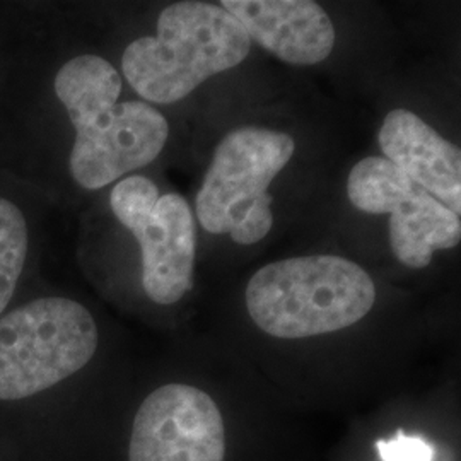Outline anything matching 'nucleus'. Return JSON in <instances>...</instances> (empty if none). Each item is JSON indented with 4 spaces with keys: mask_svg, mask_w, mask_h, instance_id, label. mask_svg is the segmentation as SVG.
Returning <instances> with one entry per match:
<instances>
[{
    "mask_svg": "<svg viewBox=\"0 0 461 461\" xmlns=\"http://www.w3.org/2000/svg\"><path fill=\"white\" fill-rule=\"evenodd\" d=\"M249 50L245 28L221 5L176 2L159 14L156 36H142L125 49L122 70L137 95L171 104L240 66Z\"/></svg>",
    "mask_w": 461,
    "mask_h": 461,
    "instance_id": "nucleus-1",
    "label": "nucleus"
},
{
    "mask_svg": "<svg viewBox=\"0 0 461 461\" xmlns=\"http://www.w3.org/2000/svg\"><path fill=\"white\" fill-rule=\"evenodd\" d=\"M376 287L361 265L339 255H308L262 267L247 285L248 313L277 339L348 329L369 313Z\"/></svg>",
    "mask_w": 461,
    "mask_h": 461,
    "instance_id": "nucleus-2",
    "label": "nucleus"
},
{
    "mask_svg": "<svg viewBox=\"0 0 461 461\" xmlns=\"http://www.w3.org/2000/svg\"><path fill=\"white\" fill-rule=\"evenodd\" d=\"M289 133L241 127L217 144L198 190L195 212L212 234H230L238 245L260 243L274 226L268 186L294 156Z\"/></svg>",
    "mask_w": 461,
    "mask_h": 461,
    "instance_id": "nucleus-3",
    "label": "nucleus"
},
{
    "mask_svg": "<svg viewBox=\"0 0 461 461\" xmlns=\"http://www.w3.org/2000/svg\"><path fill=\"white\" fill-rule=\"evenodd\" d=\"M98 348L95 318L67 297H41L0 318V400L45 392Z\"/></svg>",
    "mask_w": 461,
    "mask_h": 461,
    "instance_id": "nucleus-4",
    "label": "nucleus"
},
{
    "mask_svg": "<svg viewBox=\"0 0 461 461\" xmlns=\"http://www.w3.org/2000/svg\"><path fill=\"white\" fill-rule=\"evenodd\" d=\"M350 203L366 214H390V245L411 268L430 264L436 249L458 247L460 215L420 188L386 158H364L347 178Z\"/></svg>",
    "mask_w": 461,
    "mask_h": 461,
    "instance_id": "nucleus-5",
    "label": "nucleus"
},
{
    "mask_svg": "<svg viewBox=\"0 0 461 461\" xmlns=\"http://www.w3.org/2000/svg\"><path fill=\"white\" fill-rule=\"evenodd\" d=\"M76 142L68 166L86 190H99L129 171L150 165L165 149L169 125L142 101L104 104L72 122Z\"/></svg>",
    "mask_w": 461,
    "mask_h": 461,
    "instance_id": "nucleus-6",
    "label": "nucleus"
},
{
    "mask_svg": "<svg viewBox=\"0 0 461 461\" xmlns=\"http://www.w3.org/2000/svg\"><path fill=\"white\" fill-rule=\"evenodd\" d=\"M224 455L222 415L205 392L166 384L137 411L129 461H224Z\"/></svg>",
    "mask_w": 461,
    "mask_h": 461,
    "instance_id": "nucleus-7",
    "label": "nucleus"
},
{
    "mask_svg": "<svg viewBox=\"0 0 461 461\" xmlns=\"http://www.w3.org/2000/svg\"><path fill=\"white\" fill-rule=\"evenodd\" d=\"M142 253V285L150 301L175 304L194 285L197 232L188 202L176 194L159 197L131 228Z\"/></svg>",
    "mask_w": 461,
    "mask_h": 461,
    "instance_id": "nucleus-8",
    "label": "nucleus"
},
{
    "mask_svg": "<svg viewBox=\"0 0 461 461\" xmlns=\"http://www.w3.org/2000/svg\"><path fill=\"white\" fill-rule=\"evenodd\" d=\"M249 40L282 62L316 66L335 47V28L327 11L312 0H222Z\"/></svg>",
    "mask_w": 461,
    "mask_h": 461,
    "instance_id": "nucleus-9",
    "label": "nucleus"
},
{
    "mask_svg": "<svg viewBox=\"0 0 461 461\" xmlns=\"http://www.w3.org/2000/svg\"><path fill=\"white\" fill-rule=\"evenodd\" d=\"M378 142L388 161L460 215V149L447 142L420 116L403 108L384 116Z\"/></svg>",
    "mask_w": 461,
    "mask_h": 461,
    "instance_id": "nucleus-10",
    "label": "nucleus"
},
{
    "mask_svg": "<svg viewBox=\"0 0 461 461\" xmlns=\"http://www.w3.org/2000/svg\"><path fill=\"white\" fill-rule=\"evenodd\" d=\"M53 87L72 122L101 104L118 103L122 77L108 60L98 55H81L60 67Z\"/></svg>",
    "mask_w": 461,
    "mask_h": 461,
    "instance_id": "nucleus-11",
    "label": "nucleus"
},
{
    "mask_svg": "<svg viewBox=\"0 0 461 461\" xmlns=\"http://www.w3.org/2000/svg\"><path fill=\"white\" fill-rule=\"evenodd\" d=\"M26 257V219L13 202L0 198V313L13 299Z\"/></svg>",
    "mask_w": 461,
    "mask_h": 461,
    "instance_id": "nucleus-12",
    "label": "nucleus"
},
{
    "mask_svg": "<svg viewBox=\"0 0 461 461\" xmlns=\"http://www.w3.org/2000/svg\"><path fill=\"white\" fill-rule=\"evenodd\" d=\"M159 197V190L154 182L142 175H133L113 186L110 205L116 219L131 230L137 221L154 209Z\"/></svg>",
    "mask_w": 461,
    "mask_h": 461,
    "instance_id": "nucleus-13",
    "label": "nucleus"
},
{
    "mask_svg": "<svg viewBox=\"0 0 461 461\" xmlns=\"http://www.w3.org/2000/svg\"><path fill=\"white\" fill-rule=\"evenodd\" d=\"M383 461H432V449L420 438L398 434L392 441H378Z\"/></svg>",
    "mask_w": 461,
    "mask_h": 461,
    "instance_id": "nucleus-14",
    "label": "nucleus"
}]
</instances>
